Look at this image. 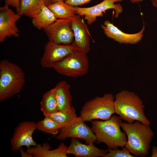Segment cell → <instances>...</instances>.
<instances>
[{"mask_svg":"<svg viewBox=\"0 0 157 157\" xmlns=\"http://www.w3.org/2000/svg\"><path fill=\"white\" fill-rule=\"evenodd\" d=\"M121 150L108 149V152L104 157H135L125 147Z\"/></svg>","mask_w":157,"mask_h":157,"instance_id":"cell-24","label":"cell"},{"mask_svg":"<svg viewBox=\"0 0 157 157\" xmlns=\"http://www.w3.org/2000/svg\"><path fill=\"white\" fill-rule=\"evenodd\" d=\"M80 117H77L60 131L56 138L63 141L68 138H78L84 140L87 144L96 142L97 138L92 131Z\"/></svg>","mask_w":157,"mask_h":157,"instance_id":"cell-9","label":"cell"},{"mask_svg":"<svg viewBox=\"0 0 157 157\" xmlns=\"http://www.w3.org/2000/svg\"><path fill=\"white\" fill-rule=\"evenodd\" d=\"M68 147L63 142L61 143L58 148L51 150V147L47 143L42 146L38 145L34 149L33 154L34 157H67Z\"/></svg>","mask_w":157,"mask_h":157,"instance_id":"cell-17","label":"cell"},{"mask_svg":"<svg viewBox=\"0 0 157 157\" xmlns=\"http://www.w3.org/2000/svg\"><path fill=\"white\" fill-rule=\"evenodd\" d=\"M122 119L113 115L107 120L91 121V129L97 138L98 144L103 143L109 149L125 147L127 141L125 133L121 130Z\"/></svg>","mask_w":157,"mask_h":157,"instance_id":"cell-1","label":"cell"},{"mask_svg":"<svg viewBox=\"0 0 157 157\" xmlns=\"http://www.w3.org/2000/svg\"><path fill=\"white\" fill-rule=\"evenodd\" d=\"M34 26L39 30L44 29L57 19L52 12L44 5L41 11L32 18Z\"/></svg>","mask_w":157,"mask_h":157,"instance_id":"cell-19","label":"cell"},{"mask_svg":"<svg viewBox=\"0 0 157 157\" xmlns=\"http://www.w3.org/2000/svg\"><path fill=\"white\" fill-rule=\"evenodd\" d=\"M45 5L44 0H20L18 13L32 18L42 10Z\"/></svg>","mask_w":157,"mask_h":157,"instance_id":"cell-18","label":"cell"},{"mask_svg":"<svg viewBox=\"0 0 157 157\" xmlns=\"http://www.w3.org/2000/svg\"><path fill=\"white\" fill-rule=\"evenodd\" d=\"M70 85L65 81L58 83L54 88L59 111L66 112L70 110L72 97L69 90Z\"/></svg>","mask_w":157,"mask_h":157,"instance_id":"cell-16","label":"cell"},{"mask_svg":"<svg viewBox=\"0 0 157 157\" xmlns=\"http://www.w3.org/2000/svg\"><path fill=\"white\" fill-rule=\"evenodd\" d=\"M19 1L20 0H6L5 3V4L15 8L18 13L19 11Z\"/></svg>","mask_w":157,"mask_h":157,"instance_id":"cell-26","label":"cell"},{"mask_svg":"<svg viewBox=\"0 0 157 157\" xmlns=\"http://www.w3.org/2000/svg\"><path fill=\"white\" fill-rule=\"evenodd\" d=\"M25 82L24 72L17 65L7 60L0 62V101L20 92Z\"/></svg>","mask_w":157,"mask_h":157,"instance_id":"cell-4","label":"cell"},{"mask_svg":"<svg viewBox=\"0 0 157 157\" xmlns=\"http://www.w3.org/2000/svg\"><path fill=\"white\" fill-rule=\"evenodd\" d=\"M149 126L137 121L132 123L122 122L121 124L127 139L125 147L135 157H144L148 154L154 136Z\"/></svg>","mask_w":157,"mask_h":157,"instance_id":"cell-2","label":"cell"},{"mask_svg":"<svg viewBox=\"0 0 157 157\" xmlns=\"http://www.w3.org/2000/svg\"><path fill=\"white\" fill-rule=\"evenodd\" d=\"M92 0H64V2L73 6H80L87 3Z\"/></svg>","mask_w":157,"mask_h":157,"instance_id":"cell-25","label":"cell"},{"mask_svg":"<svg viewBox=\"0 0 157 157\" xmlns=\"http://www.w3.org/2000/svg\"><path fill=\"white\" fill-rule=\"evenodd\" d=\"M81 16L77 14L72 19L74 39L73 42L80 51L87 54L90 50V34L87 26Z\"/></svg>","mask_w":157,"mask_h":157,"instance_id":"cell-13","label":"cell"},{"mask_svg":"<svg viewBox=\"0 0 157 157\" xmlns=\"http://www.w3.org/2000/svg\"><path fill=\"white\" fill-rule=\"evenodd\" d=\"M153 6L157 8V0H151Z\"/></svg>","mask_w":157,"mask_h":157,"instance_id":"cell-30","label":"cell"},{"mask_svg":"<svg viewBox=\"0 0 157 157\" xmlns=\"http://www.w3.org/2000/svg\"><path fill=\"white\" fill-rule=\"evenodd\" d=\"M37 129L45 133L55 135L60 131L59 125L47 116L37 122Z\"/></svg>","mask_w":157,"mask_h":157,"instance_id":"cell-23","label":"cell"},{"mask_svg":"<svg viewBox=\"0 0 157 157\" xmlns=\"http://www.w3.org/2000/svg\"><path fill=\"white\" fill-rule=\"evenodd\" d=\"M37 129V123L29 121H25L20 123L16 127L14 133L10 139L11 149L16 152L23 146L27 148L37 145L32 137L34 131Z\"/></svg>","mask_w":157,"mask_h":157,"instance_id":"cell-11","label":"cell"},{"mask_svg":"<svg viewBox=\"0 0 157 157\" xmlns=\"http://www.w3.org/2000/svg\"><path fill=\"white\" fill-rule=\"evenodd\" d=\"M52 68L59 74L67 76H83L88 72L89 59L87 54L76 51L56 63Z\"/></svg>","mask_w":157,"mask_h":157,"instance_id":"cell-6","label":"cell"},{"mask_svg":"<svg viewBox=\"0 0 157 157\" xmlns=\"http://www.w3.org/2000/svg\"><path fill=\"white\" fill-rule=\"evenodd\" d=\"M143 0H130V1L132 3H138L142 1Z\"/></svg>","mask_w":157,"mask_h":157,"instance_id":"cell-31","label":"cell"},{"mask_svg":"<svg viewBox=\"0 0 157 157\" xmlns=\"http://www.w3.org/2000/svg\"><path fill=\"white\" fill-rule=\"evenodd\" d=\"M6 4L0 8V42H3L7 37L19 36V31L16 23L20 18Z\"/></svg>","mask_w":157,"mask_h":157,"instance_id":"cell-12","label":"cell"},{"mask_svg":"<svg viewBox=\"0 0 157 157\" xmlns=\"http://www.w3.org/2000/svg\"><path fill=\"white\" fill-rule=\"evenodd\" d=\"M87 144L82 143L77 138H72L68 147V154L76 157H104L108 152L107 149H99L93 143Z\"/></svg>","mask_w":157,"mask_h":157,"instance_id":"cell-15","label":"cell"},{"mask_svg":"<svg viewBox=\"0 0 157 157\" xmlns=\"http://www.w3.org/2000/svg\"><path fill=\"white\" fill-rule=\"evenodd\" d=\"M114 100L115 98L111 93L105 94L102 97H96L84 104L80 117L84 121L97 119L108 120L115 113Z\"/></svg>","mask_w":157,"mask_h":157,"instance_id":"cell-5","label":"cell"},{"mask_svg":"<svg viewBox=\"0 0 157 157\" xmlns=\"http://www.w3.org/2000/svg\"><path fill=\"white\" fill-rule=\"evenodd\" d=\"M114 106L115 113L127 123L137 121L150 125L144 113L143 102L134 92L124 90L117 93L115 96Z\"/></svg>","mask_w":157,"mask_h":157,"instance_id":"cell-3","label":"cell"},{"mask_svg":"<svg viewBox=\"0 0 157 157\" xmlns=\"http://www.w3.org/2000/svg\"><path fill=\"white\" fill-rule=\"evenodd\" d=\"M47 6L57 19H72L76 14L74 6L65 3L64 1H59Z\"/></svg>","mask_w":157,"mask_h":157,"instance_id":"cell-21","label":"cell"},{"mask_svg":"<svg viewBox=\"0 0 157 157\" xmlns=\"http://www.w3.org/2000/svg\"><path fill=\"white\" fill-rule=\"evenodd\" d=\"M40 105V109L45 117L59 111L54 88L44 94Z\"/></svg>","mask_w":157,"mask_h":157,"instance_id":"cell-20","label":"cell"},{"mask_svg":"<svg viewBox=\"0 0 157 157\" xmlns=\"http://www.w3.org/2000/svg\"><path fill=\"white\" fill-rule=\"evenodd\" d=\"M151 157H157V146H153L152 148Z\"/></svg>","mask_w":157,"mask_h":157,"instance_id":"cell-29","label":"cell"},{"mask_svg":"<svg viewBox=\"0 0 157 157\" xmlns=\"http://www.w3.org/2000/svg\"><path fill=\"white\" fill-rule=\"evenodd\" d=\"M54 121L59 126L60 131L77 117L76 111L73 107L69 111L65 112L58 111L47 116Z\"/></svg>","mask_w":157,"mask_h":157,"instance_id":"cell-22","label":"cell"},{"mask_svg":"<svg viewBox=\"0 0 157 157\" xmlns=\"http://www.w3.org/2000/svg\"><path fill=\"white\" fill-rule=\"evenodd\" d=\"M22 157H31L33 155L28 153L26 151L25 152L22 147H21L19 151Z\"/></svg>","mask_w":157,"mask_h":157,"instance_id":"cell-27","label":"cell"},{"mask_svg":"<svg viewBox=\"0 0 157 157\" xmlns=\"http://www.w3.org/2000/svg\"><path fill=\"white\" fill-rule=\"evenodd\" d=\"M44 50L40 63L42 67L46 68H52L54 64L70 54L76 51H79L73 42L69 44L65 45L49 41L45 45Z\"/></svg>","mask_w":157,"mask_h":157,"instance_id":"cell-7","label":"cell"},{"mask_svg":"<svg viewBox=\"0 0 157 157\" xmlns=\"http://www.w3.org/2000/svg\"><path fill=\"white\" fill-rule=\"evenodd\" d=\"M101 27L107 37L121 44H135L138 42L142 40L145 30L144 24L142 29L138 33H125L108 20L105 21Z\"/></svg>","mask_w":157,"mask_h":157,"instance_id":"cell-14","label":"cell"},{"mask_svg":"<svg viewBox=\"0 0 157 157\" xmlns=\"http://www.w3.org/2000/svg\"><path fill=\"white\" fill-rule=\"evenodd\" d=\"M123 0H104L101 3L94 6L87 8L74 6L76 14L84 16V19L88 24L91 25L97 20L98 17H103V12L110 9L115 11V17L117 18L123 11V8L120 3L116 2H121Z\"/></svg>","mask_w":157,"mask_h":157,"instance_id":"cell-10","label":"cell"},{"mask_svg":"<svg viewBox=\"0 0 157 157\" xmlns=\"http://www.w3.org/2000/svg\"><path fill=\"white\" fill-rule=\"evenodd\" d=\"M72 19H57L44 29L49 41L59 44H71L74 39Z\"/></svg>","mask_w":157,"mask_h":157,"instance_id":"cell-8","label":"cell"},{"mask_svg":"<svg viewBox=\"0 0 157 157\" xmlns=\"http://www.w3.org/2000/svg\"><path fill=\"white\" fill-rule=\"evenodd\" d=\"M44 1L45 5L47 6L59 1H64V0H44Z\"/></svg>","mask_w":157,"mask_h":157,"instance_id":"cell-28","label":"cell"}]
</instances>
